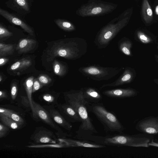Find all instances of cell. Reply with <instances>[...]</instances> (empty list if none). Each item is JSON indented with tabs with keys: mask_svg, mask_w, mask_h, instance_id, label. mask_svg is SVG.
Here are the masks:
<instances>
[{
	"mask_svg": "<svg viewBox=\"0 0 158 158\" xmlns=\"http://www.w3.org/2000/svg\"><path fill=\"white\" fill-rule=\"evenodd\" d=\"M86 41L79 37L67 38L52 42L47 48V60L52 61L57 57L70 60L80 58L87 51Z\"/></svg>",
	"mask_w": 158,
	"mask_h": 158,
	"instance_id": "1",
	"label": "cell"
},
{
	"mask_svg": "<svg viewBox=\"0 0 158 158\" xmlns=\"http://www.w3.org/2000/svg\"><path fill=\"white\" fill-rule=\"evenodd\" d=\"M63 94L65 103L74 108L81 119V124L76 131L75 138L81 139L98 133L88 115L87 107L88 103L85 100L81 89H72Z\"/></svg>",
	"mask_w": 158,
	"mask_h": 158,
	"instance_id": "2",
	"label": "cell"
},
{
	"mask_svg": "<svg viewBox=\"0 0 158 158\" xmlns=\"http://www.w3.org/2000/svg\"><path fill=\"white\" fill-rule=\"evenodd\" d=\"M81 139L88 140L104 145L146 147L148 142L144 133L129 135L123 133L105 136L91 135Z\"/></svg>",
	"mask_w": 158,
	"mask_h": 158,
	"instance_id": "3",
	"label": "cell"
},
{
	"mask_svg": "<svg viewBox=\"0 0 158 158\" xmlns=\"http://www.w3.org/2000/svg\"><path fill=\"white\" fill-rule=\"evenodd\" d=\"M88 112L93 113L103 125L106 132H116L123 133L124 126L113 112L107 110L102 103H88Z\"/></svg>",
	"mask_w": 158,
	"mask_h": 158,
	"instance_id": "4",
	"label": "cell"
},
{
	"mask_svg": "<svg viewBox=\"0 0 158 158\" xmlns=\"http://www.w3.org/2000/svg\"><path fill=\"white\" fill-rule=\"evenodd\" d=\"M128 17L124 18L116 23H110L103 27L96 36L94 42L98 48L106 47L110 41L127 24Z\"/></svg>",
	"mask_w": 158,
	"mask_h": 158,
	"instance_id": "5",
	"label": "cell"
},
{
	"mask_svg": "<svg viewBox=\"0 0 158 158\" xmlns=\"http://www.w3.org/2000/svg\"><path fill=\"white\" fill-rule=\"evenodd\" d=\"M123 68L105 67L98 66H90L80 68L79 72L92 79L98 81L108 80L116 76Z\"/></svg>",
	"mask_w": 158,
	"mask_h": 158,
	"instance_id": "6",
	"label": "cell"
},
{
	"mask_svg": "<svg viewBox=\"0 0 158 158\" xmlns=\"http://www.w3.org/2000/svg\"><path fill=\"white\" fill-rule=\"evenodd\" d=\"M32 104L36 113L40 120L47 124L56 131V134L58 138H65L71 136L70 135L64 132L62 129L54 122L48 113L43 106L32 100Z\"/></svg>",
	"mask_w": 158,
	"mask_h": 158,
	"instance_id": "7",
	"label": "cell"
},
{
	"mask_svg": "<svg viewBox=\"0 0 158 158\" xmlns=\"http://www.w3.org/2000/svg\"><path fill=\"white\" fill-rule=\"evenodd\" d=\"M114 8V6L110 4L92 2L81 7L78 13L82 16L101 15L110 12Z\"/></svg>",
	"mask_w": 158,
	"mask_h": 158,
	"instance_id": "8",
	"label": "cell"
},
{
	"mask_svg": "<svg viewBox=\"0 0 158 158\" xmlns=\"http://www.w3.org/2000/svg\"><path fill=\"white\" fill-rule=\"evenodd\" d=\"M30 138L34 143L38 144L59 142L52 131L43 126L36 127Z\"/></svg>",
	"mask_w": 158,
	"mask_h": 158,
	"instance_id": "9",
	"label": "cell"
},
{
	"mask_svg": "<svg viewBox=\"0 0 158 158\" xmlns=\"http://www.w3.org/2000/svg\"><path fill=\"white\" fill-rule=\"evenodd\" d=\"M0 15L10 23L20 27L31 36L35 35L33 28L27 23L23 16L16 13H11L2 8L0 9Z\"/></svg>",
	"mask_w": 158,
	"mask_h": 158,
	"instance_id": "10",
	"label": "cell"
},
{
	"mask_svg": "<svg viewBox=\"0 0 158 158\" xmlns=\"http://www.w3.org/2000/svg\"><path fill=\"white\" fill-rule=\"evenodd\" d=\"M135 128L142 133L153 135L158 134V116H149L142 118L137 123Z\"/></svg>",
	"mask_w": 158,
	"mask_h": 158,
	"instance_id": "11",
	"label": "cell"
},
{
	"mask_svg": "<svg viewBox=\"0 0 158 158\" xmlns=\"http://www.w3.org/2000/svg\"><path fill=\"white\" fill-rule=\"evenodd\" d=\"M5 4L8 8L23 17L31 12V3L29 0H8Z\"/></svg>",
	"mask_w": 158,
	"mask_h": 158,
	"instance_id": "12",
	"label": "cell"
},
{
	"mask_svg": "<svg viewBox=\"0 0 158 158\" xmlns=\"http://www.w3.org/2000/svg\"><path fill=\"white\" fill-rule=\"evenodd\" d=\"M43 106L48 113L54 122L65 130L71 131L73 127L72 125L64 118L55 106L45 105Z\"/></svg>",
	"mask_w": 158,
	"mask_h": 158,
	"instance_id": "13",
	"label": "cell"
},
{
	"mask_svg": "<svg viewBox=\"0 0 158 158\" xmlns=\"http://www.w3.org/2000/svg\"><path fill=\"white\" fill-rule=\"evenodd\" d=\"M55 106L61 115L69 122H81V119L76 110L70 105L66 103L58 104Z\"/></svg>",
	"mask_w": 158,
	"mask_h": 158,
	"instance_id": "14",
	"label": "cell"
},
{
	"mask_svg": "<svg viewBox=\"0 0 158 158\" xmlns=\"http://www.w3.org/2000/svg\"><path fill=\"white\" fill-rule=\"evenodd\" d=\"M59 142L65 143L70 147H80L92 148H102L106 147L105 145L97 143L88 140L74 139L65 138H58Z\"/></svg>",
	"mask_w": 158,
	"mask_h": 158,
	"instance_id": "15",
	"label": "cell"
},
{
	"mask_svg": "<svg viewBox=\"0 0 158 158\" xmlns=\"http://www.w3.org/2000/svg\"><path fill=\"white\" fill-rule=\"evenodd\" d=\"M102 94L110 98H124L135 97L137 95V92L131 88L116 89L105 90Z\"/></svg>",
	"mask_w": 158,
	"mask_h": 158,
	"instance_id": "16",
	"label": "cell"
},
{
	"mask_svg": "<svg viewBox=\"0 0 158 158\" xmlns=\"http://www.w3.org/2000/svg\"><path fill=\"white\" fill-rule=\"evenodd\" d=\"M85 100L89 103L100 102L102 97L99 91L92 87L81 88Z\"/></svg>",
	"mask_w": 158,
	"mask_h": 158,
	"instance_id": "17",
	"label": "cell"
},
{
	"mask_svg": "<svg viewBox=\"0 0 158 158\" xmlns=\"http://www.w3.org/2000/svg\"><path fill=\"white\" fill-rule=\"evenodd\" d=\"M34 80V78L33 76L28 77L24 81L23 85L26 90L27 96L31 105L32 109L31 114L32 118L34 121L38 122L40 121V120L36 113L32 102L33 99L32 97V94Z\"/></svg>",
	"mask_w": 158,
	"mask_h": 158,
	"instance_id": "18",
	"label": "cell"
},
{
	"mask_svg": "<svg viewBox=\"0 0 158 158\" xmlns=\"http://www.w3.org/2000/svg\"><path fill=\"white\" fill-rule=\"evenodd\" d=\"M133 75L129 69H126L123 73L117 79L110 83L102 85L100 88L102 89L106 87H115L120 86L124 84L130 83L132 80Z\"/></svg>",
	"mask_w": 158,
	"mask_h": 158,
	"instance_id": "19",
	"label": "cell"
},
{
	"mask_svg": "<svg viewBox=\"0 0 158 158\" xmlns=\"http://www.w3.org/2000/svg\"><path fill=\"white\" fill-rule=\"evenodd\" d=\"M36 44V41L33 39H23L19 41L16 49L19 53H26L33 49Z\"/></svg>",
	"mask_w": 158,
	"mask_h": 158,
	"instance_id": "20",
	"label": "cell"
},
{
	"mask_svg": "<svg viewBox=\"0 0 158 158\" xmlns=\"http://www.w3.org/2000/svg\"><path fill=\"white\" fill-rule=\"evenodd\" d=\"M60 94L55 92H46L39 97L40 100L48 105H53L55 106L58 103V99Z\"/></svg>",
	"mask_w": 158,
	"mask_h": 158,
	"instance_id": "21",
	"label": "cell"
},
{
	"mask_svg": "<svg viewBox=\"0 0 158 158\" xmlns=\"http://www.w3.org/2000/svg\"><path fill=\"white\" fill-rule=\"evenodd\" d=\"M0 113L6 115L16 122L26 124V121L21 116V115L16 111L1 106Z\"/></svg>",
	"mask_w": 158,
	"mask_h": 158,
	"instance_id": "22",
	"label": "cell"
},
{
	"mask_svg": "<svg viewBox=\"0 0 158 158\" xmlns=\"http://www.w3.org/2000/svg\"><path fill=\"white\" fill-rule=\"evenodd\" d=\"M1 122L9 127L13 130H19L23 127L26 124L19 123L16 122L6 115L0 113Z\"/></svg>",
	"mask_w": 158,
	"mask_h": 158,
	"instance_id": "23",
	"label": "cell"
},
{
	"mask_svg": "<svg viewBox=\"0 0 158 158\" xmlns=\"http://www.w3.org/2000/svg\"><path fill=\"white\" fill-rule=\"evenodd\" d=\"M142 16L147 23H150L153 19V12L148 0H143L142 8Z\"/></svg>",
	"mask_w": 158,
	"mask_h": 158,
	"instance_id": "24",
	"label": "cell"
},
{
	"mask_svg": "<svg viewBox=\"0 0 158 158\" xmlns=\"http://www.w3.org/2000/svg\"><path fill=\"white\" fill-rule=\"evenodd\" d=\"M31 64V60L30 58H24L13 64L10 67V69L14 71H20L27 68Z\"/></svg>",
	"mask_w": 158,
	"mask_h": 158,
	"instance_id": "25",
	"label": "cell"
},
{
	"mask_svg": "<svg viewBox=\"0 0 158 158\" xmlns=\"http://www.w3.org/2000/svg\"><path fill=\"white\" fill-rule=\"evenodd\" d=\"M54 21L59 28L64 31H71L75 29L73 24L66 20L58 18L54 19Z\"/></svg>",
	"mask_w": 158,
	"mask_h": 158,
	"instance_id": "26",
	"label": "cell"
},
{
	"mask_svg": "<svg viewBox=\"0 0 158 158\" xmlns=\"http://www.w3.org/2000/svg\"><path fill=\"white\" fill-rule=\"evenodd\" d=\"M53 69L54 73L60 77L64 76L67 73L66 66L61 62L55 60L53 63Z\"/></svg>",
	"mask_w": 158,
	"mask_h": 158,
	"instance_id": "27",
	"label": "cell"
},
{
	"mask_svg": "<svg viewBox=\"0 0 158 158\" xmlns=\"http://www.w3.org/2000/svg\"><path fill=\"white\" fill-rule=\"evenodd\" d=\"M132 44L129 40L121 39L118 42V46L119 50L126 55L131 56V48Z\"/></svg>",
	"mask_w": 158,
	"mask_h": 158,
	"instance_id": "28",
	"label": "cell"
},
{
	"mask_svg": "<svg viewBox=\"0 0 158 158\" xmlns=\"http://www.w3.org/2000/svg\"><path fill=\"white\" fill-rule=\"evenodd\" d=\"M16 101L18 106L25 110V111H31V105L27 96H20Z\"/></svg>",
	"mask_w": 158,
	"mask_h": 158,
	"instance_id": "29",
	"label": "cell"
},
{
	"mask_svg": "<svg viewBox=\"0 0 158 158\" xmlns=\"http://www.w3.org/2000/svg\"><path fill=\"white\" fill-rule=\"evenodd\" d=\"M14 46L13 44L0 43V57L6 56L12 54L15 51Z\"/></svg>",
	"mask_w": 158,
	"mask_h": 158,
	"instance_id": "30",
	"label": "cell"
},
{
	"mask_svg": "<svg viewBox=\"0 0 158 158\" xmlns=\"http://www.w3.org/2000/svg\"><path fill=\"white\" fill-rule=\"evenodd\" d=\"M27 147L33 148H69V146L67 144L59 142L56 143H50L47 144H33L28 145Z\"/></svg>",
	"mask_w": 158,
	"mask_h": 158,
	"instance_id": "31",
	"label": "cell"
},
{
	"mask_svg": "<svg viewBox=\"0 0 158 158\" xmlns=\"http://www.w3.org/2000/svg\"><path fill=\"white\" fill-rule=\"evenodd\" d=\"M13 35V33L10 31L5 27L3 23H0V39L10 37Z\"/></svg>",
	"mask_w": 158,
	"mask_h": 158,
	"instance_id": "32",
	"label": "cell"
},
{
	"mask_svg": "<svg viewBox=\"0 0 158 158\" xmlns=\"http://www.w3.org/2000/svg\"><path fill=\"white\" fill-rule=\"evenodd\" d=\"M18 92V88L17 84L15 83H14L11 85L10 90L11 100L10 101L11 103H14L16 101Z\"/></svg>",
	"mask_w": 158,
	"mask_h": 158,
	"instance_id": "33",
	"label": "cell"
},
{
	"mask_svg": "<svg viewBox=\"0 0 158 158\" xmlns=\"http://www.w3.org/2000/svg\"><path fill=\"white\" fill-rule=\"evenodd\" d=\"M137 35L139 39L143 43L148 44L152 41L150 38L141 31H138Z\"/></svg>",
	"mask_w": 158,
	"mask_h": 158,
	"instance_id": "34",
	"label": "cell"
},
{
	"mask_svg": "<svg viewBox=\"0 0 158 158\" xmlns=\"http://www.w3.org/2000/svg\"><path fill=\"white\" fill-rule=\"evenodd\" d=\"M10 132V128L1 122L0 123V138L6 136Z\"/></svg>",
	"mask_w": 158,
	"mask_h": 158,
	"instance_id": "35",
	"label": "cell"
},
{
	"mask_svg": "<svg viewBox=\"0 0 158 158\" xmlns=\"http://www.w3.org/2000/svg\"><path fill=\"white\" fill-rule=\"evenodd\" d=\"M37 79L43 86L49 84L52 81L51 79L49 77L44 74L39 75Z\"/></svg>",
	"mask_w": 158,
	"mask_h": 158,
	"instance_id": "36",
	"label": "cell"
},
{
	"mask_svg": "<svg viewBox=\"0 0 158 158\" xmlns=\"http://www.w3.org/2000/svg\"><path fill=\"white\" fill-rule=\"evenodd\" d=\"M43 86V85L39 81L38 79L36 78L34 79L33 85L32 93L42 88Z\"/></svg>",
	"mask_w": 158,
	"mask_h": 158,
	"instance_id": "37",
	"label": "cell"
},
{
	"mask_svg": "<svg viewBox=\"0 0 158 158\" xmlns=\"http://www.w3.org/2000/svg\"><path fill=\"white\" fill-rule=\"evenodd\" d=\"M7 99L9 100L8 94L7 92L3 90H1L0 91V100L2 101L3 100Z\"/></svg>",
	"mask_w": 158,
	"mask_h": 158,
	"instance_id": "38",
	"label": "cell"
},
{
	"mask_svg": "<svg viewBox=\"0 0 158 158\" xmlns=\"http://www.w3.org/2000/svg\"><path fill=\"white\" fill-rule=\"evenodd\" d=\"M149 146L158 147V140L156 139H153L148 143Z\"/></svg>",
	"mask_w": 158,
	"mask_h": 158,
	"instance_id": "39",
	"label": "cell"
},
{
	"mask_svg": "<svg viewBox=\"0 0 158 158\" xmlns=\"http://www.w3.org/2000/svg\"><path fill=\"white\" fill-rule=\"evenodd\" d=\"M9 60L7 58H1L0 59V66H2L5 64Z\"/></svg>",
	"mask_w": 158,
	"mask_h": 158,
	"instance_id": "40",
	"label": "cell"
},
{
	"mask_svg": "<svg viewBox=\"0 0 158 158\" xmlns=\"http://www.w3.org/2000/svg\"><path fill=\"white\" fill-rule=\"evenodd\" d=\"M155 11L156 14L157 15H158V5H157L155 8Z\"/></svg>",
	"mask_w": 158,
	"mask_h": 158,
	"instance_id": "41",
	"label": "cell"
},
{
	"mask_svg": "<svg viewBox=\"0 0 158 158\" xmlns=\"http://www.w3.org/2000/svg\"><path fill=\"white\" fill-rule=\"evenodd\" d=\"M2 76L1 75H0V82H1V81H2Z\"/></svg>",
	"mask_w": 158,
	"mask_h": 158,
	"instance_id": "42",
	"label": "cell"
},
{
	"mask_svg": "<svg viewBox=\"0 0 158 158\" xmlns=\"http://www.w3.org/2000/svg\"><path fill=\"white\" fill-rule=\"evenodd\" d=\"M29 0L30 1V2L31 3L32 2L34 1V0Z\"/></svg>",
	"mask_w": 158,
	"mask_h": 158,
	"instance_id": "43",
	"label": "cell"
},
{
	"mask_svg": "<svg viewBox=\"0 0 158 158\" xmlns=\"http://www.w3.org/2000/svg\"><path fill=\"white\" fill-rule=\"evenodd\" d=\"M157 57L158 58V56H157Z\"/></svg>",
	"mask_w": 158,
	"mask_h": 158,
	"instance_id": "44",
	"label": "cell"
}]
</instances>
